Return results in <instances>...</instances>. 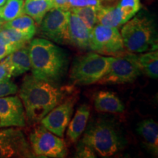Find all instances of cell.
Listing matches in <instances>:
<instances>
[{
  "label": "cell",
  "mask_w": 158,
  "mask_h": 158,
  "mask_svg": "<svg viewBox=\"0 0 158 158\" xmlns=\"http://www.w3.org/2000/svg\"><path fill=\"white\" fill-rule=\"evenodd\" d=\"M14 51V48L12 46L0 30V62Z\"/></svg>",
  "instance_id": "cell-28"
},
{
  "label": "cell",
  "mask_w": 158,
  "mask_h": 158,
  "mask_svg": "<svg viewBox=\"0 0 158 158\" xmlns=\"http://www.w3.org/2000/svg\"><path fill=\"white\" fill-rule=\"evenodd\" d=\"M12 72L7 56L0 62V81L5 78H11Z\"/></svg>",
  "instance_id": "cell-30"
},
{
  "label": "cell",
  "mask_w": 158,
  "mask_h": 158,
  "mask_svg": "<svg viewBox=\"0 0 158 158\" xmlns=\"http://www.w3.org/2000/svg\"><path fill=\"white\" fill-rule=\"evenodd\" d=\"M94 108L102 113H122L124 106L115 93L108 91L99 92L94 97Z\"/></svg>",
  "instance_id": "cell-15"
},
{
  "label": "cell",
  "mask_w": 158,
  "mask_h": 158,
  "mask_svg": "<svg viewBox=\"0 0 158 158\" xmlns=\"http://www.w3.org/2000/svg\"><path fill=\"white\" fill-rule=\"evenodd\" d=\"M68 10L52 8L40 23L41 34L59 44H68Z\"/></svg>",
  "instance_id": "cell-10"
},
{
  "label": "cell",
  "mask_w": 158,
  "mask_h": 158,
  "mask_svg": "<svg viewBox=\"0 0 158 158\" xmlns=\"http://www.w3.org/2000/svg\"><path fill=\"white\" fill-rule=\"evenodd\" d=\"M117 5L127 21L133 18L141 7L140 0H120Z\"/></svg>",
  "instance_id": "cell-25"
},
{
  "label": "cell",
  "mask_w": 158,
  "mask_h": 158,
  "mask_svg": "<svg viewBox=\"0 0 158 158\" xmlns=\"http://www.w3.org/2000/svg\"><path fill=\"white\" fill-rule=\"evenodd\" d=\"M137 133L143 140V144L152 155H158V125L152 118L142 120L137 127Z\"/></svg>",
  "instance_id": "cell-14"
},
{
  "label": "cell",
  "mask_w": 158,
  "mask_h": 158,
  "mask_svg": "<svg viewBox=\"0 0 158 158\" xmlns=\"http://www.w3.org/2000/svg\"><path fill=\"white\" fill-rule=\"evenodd\" d=\"M19 92L24 108L26 118L29 123L34 124L40 123L64 98L62 89L32 75L24 77Z\"/></svg>",
  "instance_id": "cell-1"
},
{
  "label": "cell",
  "mask_w": 158,
  "mask_h": 158,
  "mask_svg": "<svg viewBox=\"0 0 158 158\" xmlns=\"http://www.w3.org/2000/svg\"><path fill=\"white\" fill-rule=\"evenodd\" d=\"M74 104L73 98L67 99L50 110L40 123L52 133L63 138L73 113Z\"/></svg>",
  "instance_id": "cell-11"
},
{
  "label": "cell",
  "mask_w": 158,
  "mask_h": 158,
  "mask_svg": "<svg viewBox=\"0 0 158 158\" xmlns=\"http://www.w3.org/2000/svg\"><path fill=\"white\" fill-rule=\"evenodd\" d=\"M138 63L142 73L149 78L157 79L158 77V52L152 51L145 54L137 55Z\"/></svg>",
  "instance_id": "cell-21"
},
{
  "label": "cell",
  "mask_w": 158,
  "mask_h": 158,
  "mask_svg": "<svg viewBox=\"0 0 158 158\" xmlns=\"http://www.w3.org/2000/svg\"><path fill=\"white\" fill-rule=\"evenodd\" d=\"M142 71L137 54L124 51L111 56L108 72L98 81L99 84H118L133 82L141 76Z\"/></svg>",
  "instance_id": "cell-6"
},
{
  "label": "cell",
  "mask_w": 158,
  "mask_h": 158,
  "mask_svg": "<svg viewBox=\"0 0 158 158\" xmlns=\"http://www.w3.org/2000/svg\"><path fill=\"white\" fill-rule=\"evenodd\" d=\"M4 21H2V20L1 19H0V29L2 28V26H3V24H4Z\"/></svg>",
  "instance_id": "cell-33"
},
{
  "label": "cell",
  "mask_w": 158,
  "mask_h": 158,
  "mask_svg": "<svg viewBox=\"0 0 158 158\" xmlns=\"http://www.w3.org/2000/svg\"><path fill=\"white\" fill-rule=\"evenodd\" d=\"M70 0H52L54 8H62Z\"/></svg>",
  "instance_id": "cell-31"
},
{
  "label": "cell",
  "mask_w": 158,
  "mask_h": 158,
  "mask_svg": "<svg viewBox=\"0 0 158 158\" xmlns=\"http://www.w3.org/2000/svg\"><path fill=\"white\" fill-rule=\"evenodd\" d=\"M89 48L107 56H116L125 51L118 29L98 23L90 31Z\"/></svg>",
  "instance_id": "cell-8"
},
{
  "label": "cell",
  "mask_w": 158,
  "mask_h": 158,
  "mask_svg": "<svg viewBox=\"0 0 158 158\" xmlns=\"http://www.w3.org/2000/svg\"><path fill=\"white\" fill-rule=\"evenodd\" d=\"M97 21L98 24L118 28L127 21L118 5L106 7L101 5L97 11Z\"/></svg>",
  "instance_id": "cell-18"
},
{
  "label": "cell",
  "mask_w": 158,
  "mask_h": 158,
  "mask_svg": "<svg viewBox=\"0 0 158 158\" xmlns=\"http://www.w3.org/2000/svg\"><path fill=\"white\" fill-rule=\"evenodd\" d=\"M26 114L21 99L18 96L0 98V127L26 126Z\"/></svg>",
  "instance_id": "cell-12"
},
{
  "label": "cell",
  "mask_w": 158,
  "mask_h": 158,
  "mask_svg": "<svg viewBox=\"0 0 158 158\" xmlns=\"http://www.w3.org/2000/svg\"><path fill=\"white\" fill-rule=\"evenodd\" d=\"M29 142L36 157L62 158L67 155L66 143L62 138L52 133L41 124L31 131Z\"/></svg>",
  "instance_id": "cell-7"
},
{
  "label": "cell",
  "mask_w": 158,
  "mask_h": 158,
  "mask_svg": "<svg viewBox=\"0 0 158 158\" xmlns=\"http://www.w3.org/2000/svg\"><path fill=\"white\" fill-rule=\"evenodd\" d=\"M102 1H103V0H102Z\"/></svg>",
  "instance_id": "cell-34"
},
{
  "label": "cell",
  "mask_w": 158,
  "mask_h": 158,
  "mask_svg": "<svg viewBox=\"0 0 158 158\" xmlns=\"http://www.w3.org/2000/svg\"><path fill=\"white\" fill-rule=\"evenodd\" d=\"M90 115V108L87 105H82L77 109L73 118L68 124L67 136L71 142H76L86 129Z\"/></svg>",
  "instance_id": "cell-16"
},
{
  "label": "cell",
  "mask_w": 158,
  "mask_h": 158,
  "mask_svg": "<svg viewBox=\"0 0 158 158\" xmlns=\"http://www.w3.org/2000/svg\"><path fill=\"white\" fill-rule=\"evenodd\" d=\"M18 90V86L13 81H11L10 78L0 81V98L15 94Z\"/></svg>",
  "instance_id": "cell-27"
},
{
  "label": "cell",
  "mask_w": 158,
  "mask_h": 158,
  "mask_svg": "<svg viewBox=\"0 0 158 158\" xmlns=\"http://www.w3.org/2000/svg\"><path fill=\"white\" fill-rule=\"evenodd\" d=\"M121 34L124 49L132 53L157 50V34L155 21L143 13L124 23Z\"/></svg>",
  "instance_id": "cell-3"
},
{
  "label": "cell",
  "mask_w": 158,
  "mask_h": 158,
  "mask_svg": "<svg viewBox=\"0 0 158 158\" xmlns=\"http://www.w3.org/2000/svg\"><path fill=\"white\" fill-rule=\"evenodd\" d=\"M101 2L102 0H70L61 9L63 10L68 11L69 10L76 8V7H88V6L100 7V6H101Z\"/></svg>",
  "instance_id": "cell-26"
},
{
  "label": "cell",
  "mask_w": 158,
  "mask_h": 158,
  "mask_svg": "<svg viewBox=\"0 0 158 158\" xmlns=\"http://www.w3.org/2000/svg\"><path fill=\"white\" fill-rule=\"evenodd\" d=\"M7 58L11 68L12 76H21L31 70L29 45L14 51Z\"/></svg>",
  "instance_id": "cell-17"
},
{
  "label": "cell",
  "mask_w": 158,
  "mask_h": 158,
  "mask_svg": "<svg viewBox=\"0 0 158 158\" xmlns=\"http://www.w3.org/2000/svg\"><path fill=\"white\" fill-rule=\"evenodd\" d=\"M90 31L80 18L68 10V44L78 48H88L89 45Z\"/></svg>",
  "instance_id": "cell-13"
},
{
  "label": "cell",
  "mask_w": 158,
  "mask_h": 158,
  "mask_svg": "<svg viewBox=\"0 0 158 158\" xmlns=\"http://www.w3.org/2000/svg\"><path fill=\"white\" fill-rule=\"evenodd\" d=\"M52 8V0H25L23 13L28 15L37 24H40L45 15Z\"/></svg>",
  "instance_id": "cell-19"
},
{
  "label": "cell",
  "mask_w": 158,
  "mask_h": 158,
  "mask_svg": "<svg viewBox=\"0 0 158 158\" xmlns=\"http://www.w3.org/2000/svg\"><path fill=\"white\" fill-rule=\"evenodd\" d=\"M98 8L99 7L88 6V7H76V8H72L69 10L75 13L77 16L80 18L83 22L91 30L98 23L97 11Z\"/></svg>",
  "instance_id": "cell-23"
},
{
  "label": "cell",
  "mask_w": 158,
  "mask_h": 158,
  "mask_svg": "<svg viewBox=\"0 0 158 158\" xmlns=\"http://www.w3.org/2000/svg\"><path fill=\"white\" fill-rule=\"evenodd\" d=\"M2 28L13 29L31 38L35 35L37 30L35 21L27 14H22L11 21L5 22Z\"/></svg>",
  "instance_id": "cell-20"
},
{
  "label": "cell",
  "mask_w": 158,
  "mask_h": 158,
  "mask_svg": "<svg viewBox=\"0 0 158 158\" xmlns=\"http://www.w3.org/2000/svg\"><path fill=\"white\" fill-rule=\"evenodd\" d=\"M7 1V0H0V7L5 5Z\"/></svg>",
  "instance_id": "cell-32"
},
{
  "label": "cell",
  "mask_w": 158,
  "mask_h": 158,
  "mask_svg": "<svg viewBox=\"0 0 158 158\" xmlns=\"http://www.w3.org/2000/svg\"><path fill=\"white\" fill-rule=\"evenodd\" d=\"M23 0H7L0 7V19L4 22L10 21L23 13Z\"/></svg>",
  "instance_id": "cell-22"
},
{
  "label": "cell",
  "mask_w": 158,
  "mask_h": 158,
  "mask_svg": "<svg viewBox=\"0 0 158 158\" xmlns=\"http://www.w3.org/2000/svg\"><path fill=\"white\" fill-rule=\"evenodd\" d=\"M76 157H85V158H94L96 157L95 153L89 147L81 143L77 148Z\"/></svg>",
  "instance_id": "cell-29"
},
{
  "label": "cell",
  "mask_w": 158,
  "mask_h": 158,
  "mask_svg": "<svg viewBox=\"0 0 158 158\" xmlns=\"http://www.w3.org/2000/svg\"><path fill=\"white\" fill-rule=\"evenodd\" d=\"M31 70L35 78L56 84L66 73V53L48 40L35 38L29 44Z\"/></svg>",
  "instance_id": "cell-2"
},
{
  "label": "cell",
  "mask_w": 158,
  "mask_h": 158,
  "mask_svg": "<svg viewBox=\"0 0 158 158\" xmlns=\"http://www.w3.org/2000/svg\"><path fill=\"white\" fill-rule=\"evenodd\" d=\"M0 30L14 48L15 51L27 45V43L31 40V37L13 29L1 28Z\"/></svg>",
  "instance_id": "cell-24"
},
{
  "label": "cell",
  "mask_w": 158,
  "mask_h": 158,
  "mask_svg": "<svg viewBox=\"0 0 158 158\" xmlns=\"http://www.w3.org/2000/svg\"><path fill=\"white\" fill-rule=\"evenodd\" d=\"M11 157H36L22 130L18 128L0 130V158Z\"/></svg>",
  "instance_id": "cell-9"
},
{
  "label": "cell",
  "mask_w": 158,
  "mask_h": 158,
  "mask_svg": "<svg viewBox=\"0 0 158 158\" xmlns=\"http://www.w3.org/2000/svg\"><path fill=\"white\" fill-rule=\"evenodd\" d=\"M101 157H110L118 152L123 146L117 130L109 122L98 121L89 125L81 140Z\"/></svg>",
  "instance_id": "cell-4"
},
{
  "label": "cell",
  "mask_w": 158,
  "mask_h": 158,
  "mask_svg": "<svg viewBox=\"0 0 158 158\" xmlns=\"http://www.w3.org/2000/svg\"><path fill=\"white\" fill-rule=\"evenodd\" d=\"M111 56H103L98 53H89L79 58L71 69L70 78L75 84H95L108 72Z\"/></svg>",
  "instance_id": "cell-5"
}]
</instances>
